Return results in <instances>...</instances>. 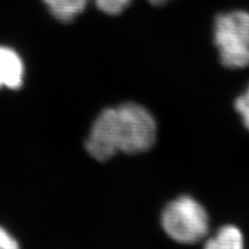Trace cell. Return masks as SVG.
Segmentation results:
<instances>
[{"label": "cell", "mask_w": 249, "mask_h": 249, "mask_svg": "<svg viewBox=\"0 0 249 249\" xmlns=\"http://www.w3.org/2000/svg\"><path fill=\"white\" fill-rule=\"evenodd\" d=\"M160 225L165 234L181 245H195L209 233L208 211L197 200L181 195L169 202L161 211Z\"/></svg>", "instance_id": "1"}, {"label": "cell", "mask_w": 249, "mask_h": 249, "mask_svg": "<svg viewBox=\"0 0 249 249\" xmlns=\"http://www.w3.org/2000/svg\"><path fill=\"white\" fill-rule=\"evenodd\" d=\"M86 150L93 160L98 161H107L119 152L114 124V107L104 108L93 121L86 140Z\"/></svg>", "instance_id": "4"}, {"label": "cell", "mask_w": 249, "mask_h": 249, "mask_svg": "<svg viewBox=\"0 0 249 249\" xmlns=\"http://www.w3.org/2000/svg\"><path fill=\"white\" fill-rule=\"evenodd\" d=\"M234 108L236 113L240 116L246 129L249 130V85L245 91L236 97L234 101Z\"/></svg>", "instance_id": "9"}, {"label": "cell", "mask_w": 249, "mask_h": 249, "mask_svg": "<svg viewBox=\"0 0 249 249\" xmlns=\"http://www.w3.org/2000/svg\"><path fill=\"white\" fill-rule=\"evenodd\" d=\"M213 43L223 66L241 70L249 66V12L231 11L214 18Z\"/></svg>", "instance_id": "3"}, {"label": "cell", "mask_w": 249, "mask_h": 249, "mask_svg": "<svg viewBox=\"0 0 249 249\" xmlns=\"http://www.w3.org/2000/svg\"><path fill=\"white\" fill-rule=\"evenodd\" d=\"M117 142L119 152L138 155L154 147L157 139V123L151 112L134 102L114 107Z\"/></svg>", "instance_id": "2"}, {"label": "cell", "mask_w": 249, "mask_h": 249, "mask_svg": "<svg viewBox=\"0 0 249 249\" xmlns=\"http://www.w3.org/2000/svg\"><path fill=\"white\" fill-rule=\"evenodd\" d=\"M99 11L107 15H119L132 4L133 0H95Z\"/></svg>", "instance_id": "8"}, {"label": "cell", "mask_w": 249, "mask_h": 249, "mask_svg": "<svg viewBox=\"0 0 249 249\" xmlns=\"http://www.w3.org/2000/svg\"><path fill=\"white\" fill-rule=\"evenodd\" d=\"M22 59L13 49L0 46V88L20 89L23 83Z\"/></svg>", "instance_id": "5"}, {"label": "cell", "mask_w": 249, "mask_h": 249, "mask_svg": "<svg viewBox=\"0 0 249 249\" xmlns=\"http://www.w3.org/2000/svg\"><path fill=\"white\" fill-rule=\"evenodd\" d=\"M18 247V241L6 231L4 227L0 226V249H15Z\"/></svg>", "instance_id": "10"}, {"label": "cell", "mask_w": 249, "mask_h": 249, "mask_svg": "<svg viewBox=\"0 0 249 249\" xmlns=\"http://www.w3.org/2000/svg\"><path fill=\"white\" fill-rule=\"evenodd\" d=\"M51 14L61 21L71 22L85 12L89 0H43Z\"/></svg>", "instance_id": "7"}, {"label": "cell", "mask_w": 249, "mask_h": 249, "mask_svg": "<svg viewBox=\"0 0 249 249\" xmlns=\"http://www.w3.org/2000/svg\"><path fill=\"white\" fill-rule=\"evenodd\" d=\"M148 1L150 2L151 5H154V6H161V5L166 4V2L169 1V0H148Z\"/></svg>", "instance_id": "11"}, {"label": "cell", "mask_w": 249, "mask_h": 249, "mask_svg": "<svg viewBox=\"0 0 249 249\" xmlns=\"http://www.w3.org/2000/svg\"><path fill=\"white\" fill-rule=\"evenodd\" d=\"M245 239L240 229L234 225H225L218 230L213 238L208 239L204 247L209 249H241Z\"/></svg>", "instance_id": "6"}]
</instances>
